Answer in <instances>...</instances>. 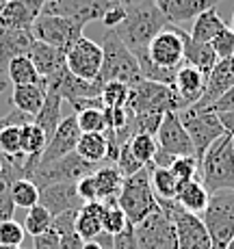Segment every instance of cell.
I'll use <instances>...</instances> for the list:
<instances>
[{
	"label": "cell",
	"mask_w": 234,
	"mask_h": 249,
	"mask_svg": "<svg viewBox=\"0 0 234 249\" xmlns=\"http://www.w3.org/2000/svg\"><path fill=\"white\" fill-rule=\"evenodd\" d=\"M171 26L167 18L161 13V9L154 4V0H141V2H128L126 4V18L119 24L115 35L122 39V44L137 54L141 50H147L156 35Z\"/></svg>",
	"instance_id": "obj_1"
},
{
	"label": "cell",
	"mask_w": 234,
	"mask_h": 249,
	"mask_svg": "<svg viewBox=\"0 0 234 249\" xmlns=\"http://www.w3.org/2000/svg\"><path fill=\"white\" fill-rule=\"evenodd\" d=\"M102 70H100V76L95 80L100 87H104L107 83H124L128 87H135L137 83L143 80L135 54L122 44L115 31H107L102 41Z\"/></svg>",
	"instance_id": "obj_2"
},
{
	"label": "cell",
	"mask_w": 234,
	"mask_h": 249,
	"mask_svg": "<svg viewBox=\"0 0 234 249\" xmlns=\"http://www.w3.org/2000/svg\"><path fill=\"white\" fill-rule=\"evenodd\" d=\"M199 182L208 193L234 191V139L230 135L215 141L199 160Z\"/></svg>",
	"instance_id": "obj_3"
},
{
	"label": "cell",
	"mask_w": 234,
	"mask_h": 249,
	"mask_svg": "<svg viewBox=\"0 0 234 249\" xmlns=\"http://www.w3.org/2000/svg\"><path fill=\"white\" fill-rule=\"evenodd\" d=\"M150 174H152V162L143 167L141 171H137L135 176H130V178H124L117 202L126 213L130 226H139L143 219H147L152 213H156L161 208L159 199L154 195V189H152Z\"/></svg>",
	"instance_id": "obj_4"
},
{
	"label": "cell",
	"mask_w": 234,
	"mask_h": 249,
	"mask_svg": "<svg viewBox=\"0 0 234 249\" xmlns=\"http://www.w3.org/2000/svg\"><path fill=\"white\" fill-rule=\"evenodd\" d=\"M199 219L211 236L213 249H226L234 238V191L211 193L208 206Z\"/></svg>",
	"instance_id": "obj_5"
},
{
	"label": "cell",
	"mask_w": 234,
	"mask_h": 249,
	"mask_svg": "<svg viewBox=\"0 0 234 249\" xmlns=\"http://www.w3.org/2000/svg\"><path fill=\"white\" fill-rule=\"evenodd\" d=\"M126 108L132 115H167V113H180L182 104L176 98L174 89L165 87L159 83L141 80L135 87H130V98H128Z\"/></svg>",
	"instance_id": "obj_6"
},
{
	"label": "cell",
	"mask_w": 234,
	"mask_h": 249,
	"mask_svg": "<svg viewBox=\"0 0 234 249\" xmlns=\"http://www.w3.org/2000/svg\"><path fill=\"white\" fill-rule=\"evenodd\" d=\"M180 122H182L184 130L193 143V150H195V159L198 162L204 159V154L208 152V147L213 145L215 141H219L221 137H226V128L223 124L219 122V117L206 108H184L180 111Z\"/></svg>",
	"instance_id": "obj_7"
},
{
	"label": "cell",
	"mask_w": 234,
	"mask_h": 249,
	"mask_svg": "<svg viewBox=\"0 0 234 249\" xmlns=\"http://www.w3.org/2000/svg\"><path fill=\"white\" fill-rule=\"evenodd\" d=\"M102 165H91V162L83 160L74 152V154H68L65 159L50 162V165H39L31 174L28 180L41 191L50 184H59V182H78V180L87 178V176L95 174V169L102 167Z\"/></svg>",
	"instance_id": "obj_8"
},
{
	"label": "cell",
	"mask_w": 234,
	"mask_h": 249,
	"mask_svg": "<svg viewBox=\"0 0 234 249\" xmlns=\"http://www.w3.org/2000/svg\"><path fill=\"white\" fill-rule=\"evenodd\" d=\"M87 24L78 20H70V18H59V16H39L37 22L33 24V33L35 39L44 41V44L56 48L63 54H68L72 46L80 39Z\"/></svg>",
	"instance_id": "obj_9"
},
{
	"label": "cell",
	"mask_w": 234,
	"mask_h": 249,
	"mask_svg": "<svg viewBox=\"0 0 234 249\" xmlns=\"http://www.w3.org/2000/svg\"><path fill=\"white\" fill-rule=\"evenodd\" d=\"M135 236L139 249H180L174 219L161 208L135 226Z\"/></svg>",
	"instance_id": "obj_10"
},
{
	"label": "cell",
	"mask_w": 234,
	"mask_h": 249,
	"mask_svg": "<svg viewBox=\"0 0 234 249\" xmlns=\"http://www.w3.org/2000/svg\"><path fill=\"white\" fill-rule=\"evenodd\" d=\"M159 206L163 213H167L174 219L180 249H213L211 236H208L202 219L195 217V214L184 213V210L176 204V199H171V202H159Z\"/></svg>",
	"instance_id": "obj_11"
},
{
	"label": "cell",
	"mask_w": 234,
	"mask_h": 249,
	"mask_svg": "<svg viewBox=\"0 0 234 249\" xmlns=\"http://www.w3.org/2000/svg\"><path fill=\"white\" fill-rule=\"evenodd\" d=\"M184 35L176 26H167L147 46V56L154 65L169 71H178L184 65Z\"/></svg>",
	"instance_id": "obj_12"
},
{
	"label": "cell",
	"mask_w": 234,
	"mask_h": 249,
	"mask_svg": "<svg viewBox=\"0 0 234 249\" xmlns=\"http://www.w3.org/2000/svg\"><path fill=\"white\" fill-rule=\"evenodd\" d=\"M102 59H104L102 46L87 39V37H80L72 46V50L65 54V68L76 78L87 80V83H95L100 76V70H102Z\"/></svg>",
	"instance_id": "obj_13"
},
{
	"label": "cell",
	"mask_w": 234,
	"mask_h": 249,
	"mask_svg": "<svg viewBox=\"0 0 234 249\" xmlns=\"http://www.w3.org/2000/svg\"><path fill=\"white\" fill-rule=\"evenodd\" d=\"M115 2L111 0H59V2L44 4L41 16H59L78 20L83 24L89 22H102L104 13L113 7Z\"/></svg>",
	"instance_id": "obj_14"
},
{
	"label": "cell",
	"mask_w": 234,
	"mask_h": 249,
	"mask_svg": "<svg viewBox=\"0 0 234 249\" xmlns=\"http://www.w3.org/2000/svg\"><path fill=\"white\" fill-rule=\"evenodd\" d=\"M156 143H159V150L171 159H182V156H193L195 159L193 143H191L178 113H167L163 117V124H161L159 135H156Z\"/></svg>",
	"instance_id": "obj_15"
},
{
	"label": "cell",
	"mask_w": 234,
	"mask_h": 249,
	"mask_svg": "<svg viewBox=\"0 0 234 249\" xmlns=\"http://www.w3.org/2000/svg\"><path fill=\"white\" fill-rule=\"evenodd\" d=\"M80 135H83V132H80V128H78L76 115H70V117L61 119L59 128H56L54 135L50 137V141H48L44 154H41L39 165H50V162H54V160L65 159L68 154H74ZM39 165H37V167H39Z\"/></svg>",
	"instance_id": "obj_16"
},
{
	"label": "cell",
	"mask_w": 234,
	"mask_h": 249,
	"mask_svg": "<svg viewBox=\"0 0 234 249\" xmlns=\"http://www.w3.org/2000/svg\"><path fill=\"white\" fill-rule=\"evenodd\" d=\"M83 204L85 202L76 191V182H59L39 191V206H44L52 217H59L70 210H80Z\"/></svg>",
	"instance_id": "obj_17"
},
{
	"label": "cell",
	"mask_w": 234,
	"mask_h": 249,
	"mask_svg": "<svg viewBox=\"0 0 234 249\" xmlns=\"http://www.w3.org/2000/svg\"><path fill=\"white\" fill-rule=\"evenodd\" d=\"M44 0H11L0 13V31H28L41 16Z\"/></svg>",
	"instance_id": "obj_18"
},
{
	"label": "cell",
	"mask_w": 234,
	"mask_h": 249,
	"mask_svg": "<svg viewBox=\"0 0 234 249\" xmlns=\"http://www.w3.org/2000/svg\"><path fill=\"white\" fill-rule=\"evenodd\" d=\"M171 89H174L176 98L180 100L182 111H184V108H191L193 104H198L202 100L204 89H206V76L199 70L191 68V65H182V68L176 71Z\"/></svg>",
	"instance_id": "obj_19"
},
{
	"label": "cell",
	"mask_w": 234,
	"mask_h": 249,
	"mask_svg": "<svg viewBox=\"0 0 234 249\" xmlns=\"http://www.w3.org/2000/svg\"><path fill=\"white\" fill-rule=\"evenodd\" d=\"M221 0H154V4L161 9V13L167 18V22L182 24L193 22L199 13L208 11V9H217Z\"/></svg>",
	"instance_id": "obj_20"
},
{
	"label": "cell",
	"mask_w": 234,
	"mask_h": 249,
	"mask_svg": "<svg viewBox=\"0 0 234 249\" xmlns=\"http://www.w3.org/2000/svg\"><path fill=\"white\" fill-rule=\"evenodd\" d=\"M232 87H234V56L223 59V61H217L215 70L206 78V89H204L202 100H199L198 104H193V108L211 107L215 100H219L226 91H230Z\"/></svg>",
	"instance_id": "obj_21"
},
{
	"label": "cell",
	"mask_w": 234,
	"mask_h": 249,
	"mask_svg": "<svg viewBox=\"0 0 234 249\" xmlns=\"http://www.w3.org/2000/svg\"><path fill=\"white\" fill-rule=\"evenodd\" d=\"M35 33L28 31H0V71L7 70L16 56H26L35 44Z\"/></svg>",
	"instance_id": "obj_22"
},
{
	"label": "cell",
	"mask_w": 234,
	"mask_h": 249,
	"mask_svg": "<svg viewBox=\"0 0 234 249\" xmlns=\"http://www.w3.org/2000/svg\"><path fill=\"white\" fill-rule=\"evenodd\" d=\"M28 59H31V63L35 65L37 74L41 76V78H48V76H52L54 71H59L61 68L65 65V54L61 50H56V48L44 44V41L37 39L35 44L31 46V50H28Z\"/></svg>",
	"instance_id": "obj_23"
},
{
	"label": "cell",
	"mask_w": 234,
	"mask_h": 249,
	"mask_svg": "<svg viewBox=\"0 0 234 249\" xmlns=\"http://www.w3.org/2000/svg\"><path fill=\"white\" fill-rule=\"evenodd\" d=\"M102 217H104V204L102 202L83 204V208L78 210V217H76V234H78L85 243L95 241L100 234H104Z\"/></svg>",
	"instance_id": "obj_24"
},
{
	"label": "cell",
	"mask_w": 234,
	"mask_h": 249,
	"mask_svg": "<svg viewBox=\"0 0 234 249\" xmlns=\"http://www.w3.org/2000/svg\"><path fill=\"white\" fill-rule=\"evenodd\" d=\"M208 199H211V193H208L206 186L199 182V178L180 184L178 195H176V204H178L184 213L195 214V217H199V214L206 210Z\"/></svg>",
	"instance_id": "obj_25"
},
{
	"label": "cell",
	"mask_w": 234,
	"mask_h": 249,
	"mask_svg": "<svg viewBox=\"0 0 234 249\" xmlns=\"http://www.w3.org/2000/svg\"><path fill=\"white\" fill-rule=\"evenodd\" d=\"M217 54H215L211 44H198L189 37V33L184 35V65L199 70L204 76H211V71L217 65Z\"/></svg>",
	"instance_id": "obj_26"
},
{
	"label": "cell",
	"mask_w": 234,
	"mask_h": 249,
	"mask_svg": "<svg viewBox=\"0 0 234 249\" xmlns=\"http://www.w3.org/2000/svg\"><path fill=\"white\" fill-rule=\"evenodd\" d=\"M44 100H46L44 80L37 83V85H22V87H13V91H11L13 108L31 115V117H35V115L39 113V108L44 107Z\"/></svg>",
	"instance_id": "obj_27"
},
{
	"label": "cell",
	"mask_w": 234,
	"mask_h": 249,
	"mask_svg": "<svg viewBox=\"0 0 234 249\" xmlns=\"http://www.w3.org/2000/svg\"><path fill=\"white\" fill-rule=\"evenodd\" d=\"M228 24L223 22V18L217 13V9H208V11L199 13L193 20V26L189 31V37L198 44H211L215 37L226 28Z\"/></svg>",
	"instance_id": "obj_28"
},
{
	"label": "cell",
	"mask_w": 234,
	"mask_h": 249,
	"mask_svg": "<svg viewBox=\"0 0 234 249\" xmlns=\"http://www.w3.org/2000/svg\"><path fill=\"white\" fill-rule=\"evenodd\" d=\"M61 102H63V98H61L56 91L46 89L44 107L39 108V113H37L35 119H33V122H35L37 126L44 130V135L48 137V141H50V137L54 135V130L59 128V124H61Z\"/></svg>",
	"instance_id": "obj_29"
},
{
	"label": "cell",
	"mask_w": 234,
	"mask_h": 249,
	"mask_svg": "<svg viewBox=\"0 0 234 249\" xmlns=\"http://www.w3.org/2000/svg\"><path fill=\"white\" fill-rule=\"evenodd\" d=\"M93 180H95V189H98V202L115 199L124 184V176L111 162H104L102 167H98L93 174Z\"/></svg>",
	"instance_id": "obj_30"
},
{
	"label": "cell",
	"mask_w": 234,
	"mask_h": 249,
	"mask_svg": "<svg viewBox=\"0 0 234 249\" xmlns=\"http://www.w3.org/2000/svg\"><path fill=\"white\" fill-rule=\"evenodd\" d=\"M107 137L100 132H89V135H80L78 145H76V154L83 160L91 162V165H102L107 162Z\"/></svg>",
	"instance_id": "obj_31"
},
{
	"label": "cell",
	"mask_w": 234,
	"mask_h": 249,
	"mask_svg": "<svg viewBox=\"0 0 234 249\" xmlns=\"http://www.w3.org/2000/svg\"><path fill=\"white\" fill-rule=\"evenodd\" d=\"M150 180H152V189H154V195L159 202H171V199H176L180 182L176 180V176L171 174L169 167H156L152 162Z\"/></svg>",
	"instance_id": "obj_32"
},
{
	"label": "cell",
	"mask_w": 234,
	"mask_h": 249,
	"mask_svg": "<svg viewBox=\"0 0 234 249\" xmlns=\"http://www.w3.org/2000/svg\"><path fill=\"white\" fill-rule=\"evenodd\" d=\"M7 80L13 87H22V85L41 83V76L37 74L35 65L31 63L28 56H16V59L7 65Z\"/></svg>",
	"instance_id": "obj_33"
},
{
	"label": "cell",
	"mask_w": 234,
	"mask_h": 249,
	"mask_svg": "<svg viewBox=\"0 0 234 249\" xmlns=\"http://www.w3.org/2000/svg\"><path fill=\"white\" fill-rule=\"evenodd\" d=\"M104 217H102V230L108 236H117L119 232L128 228V217L122 210L117 197L115 199H104Z\"/></svg>",
	"instance_id": "obj_34"
},
{
	"label": "cell",
	"mask_w": 234,
	"mask_h": 249,
	"mask_svg": "<svg viewBox=\"0 0 234 249\" xmlns=\"http://www.w3.org/2000/svg\"><path fill=\"white\" fill-rule=\"evenodd\" d=\"M46 145H48V137L44 135V130H41L35 122L22 126V154L24 156L41 159Z\"/></svg>",
	"instance_id": "obj_35"
},
{
	"label": "cell",
	"mask_w": 234,
	"mask_h": 249,
	"mask_svg": "<svg viewBox=\"0 0 234 249\" xmlns=\"http://www.w3.org/2000/svg\"><path fill=\"white\" fill-rule=\"evenodd\" d=\"M52 221H54V217L48 213L44 206L37 204V206H33V208L26 213V219H24V230H26V234H31V236L35 238V236L46 234L48 230L52 228Z\"/></svg>",
	"instance_id": "obj_36"
},
{
	"label": "cell",
	"mask_w": 234,
	"mask_h": 249,
	"mask_svg": "<svg viewBox=\"0 0 234 249\" xmlns=\"http://www.w3.org/2000/svg\"><path fill=\"white\" fill-rule=\"evenodd\" d=\"M11 199H13V204H16V208L20 206V208L31 210L33 206L39 204V189H37V186L33 184L31 180L22 178V180L13 182V186H11Z\"/></svg>",
	"instance_id": "obj_37"
},
{
	"label": "cell",
	"mask_w": 234,
	"mask_h": 249,
	"mask_svg": "<svg viewBox=\"0 0 234 249\" xmlns=\"http://www.w3.org/2000/svg\"><path fill=\"white\" fill-rule=\"evenodd\" d=\"M130 145V152L135 154V159L141 162L143 167L154 162V156L159 152V143H156V137H150V135H135L128 141Z\"/></svg>",
	"instance_id": "obj_38"
},
{
	"label": "cell",
	"mask_w": 234,
	"mask_h": 249,
	"mask_svg": "<svg viewBox=\"0 0 234 249\" xmlns=\"http://www.w3.org/2000/svg\"><path fill=\"white\" fill-rule=\"evenodd\" d=\"M0 156L20 159L22 154V128L4 126L0 128Z\"/></svg>",
	"instance_id": "obj_39"
},
{
	"label": "cell",
	"mask_w": 234,
	"mask_h": 249,
	"mask_svg": "<svg viewBox=\"0 0 234 249\" xmlns=\"http://www.w3.org/2000/svg\"><path fill=\"white\" fill-rule=\"evenodd\" d=\"M76 115V122H78V128L83 135H89V132H100L104 135L107 132V119H104V108H85Z\"/></svg>",
	"instance_id": "obj_40"
},
{
	"label": "cell",
	"mask_w": 234,
	"mask_h": 249,
	"mask_svg": "<svg viewBox=\"0 0 234 249\" xmlns=\"http://www.w3.org/2000/svg\"><path fill=\"white\" fill-rule=\"evenodd\" d=\"M102 104L104 108H124L130 98V87L124 83H107L102 87Z\"/></svg>",
	"instance_id": "obj_41"
},
{
	"label": "cell",
	"mask_w": 234,
	"mask_h": 249,
	"mask_svg": "<svg viewBox=\"0 0 234 249\" xmlns=\"http://www.w3.org/2000/svg\"><path fill=\"white\" fill-rule=\"evenodd\" d=\"M169 169H171V174L176 176V180H178L180 184H184V182H191L199 176V162L195 160L193 156H182V159H176L171 162Z\"/></svg>",
	"instance_id": "obj_42"
},
{
	"label": "cell",
	"mask_w": 234,
	"mask_h": 249,
	"mask_svg": "<svg viewBox=\"0 0 234 249\" xmlns=\"http://www.w3.org/2000/svg\"><path fill=\"white\" fill-rule=\"evenodd\" d=\"M24 238H26V230L16 219H9V221L0 223V245L22 247Z\"/></svg>",
	"instance_id": "obj_43"
},
{
	"label": "cell",
	"mask_w": 234,
	"mask_h": 249,
	"mask_svg": "<svg viewBox=\"0 0 234 249\" xmlns=\"http://www.w3.org/2000/svg\"><path fill=\"white\" fill-rule=\"evenodd\" d=\"M115 167L119 169V174H122L124 178H130V176H135L137 171L143 169V165L135 159V154L130 152V145H128V143H126V145H122V150H119Z\"/></svg>",
	"instance_id": "obj_44"
},
{
	"label": "cell",
	"mask_w": 234,
	"mask_h": 249,
	"mask_svg": "<svg viewBox=\"0 0 234 249\" xmlns=\"http://www.w3.org/2000/svg\"><path fill=\"white\" fill-rule=\"evenodd\" d=\"M211 46H213V50H215V54H217L219 61L234 56V33H232V28L230 26L223 28V31L211 41Z\"/></svg>",
	"instance_id": "obj_45"
},
{
	"label": "cell",
	"mask_w": 234,
	"mask_h": 249,
	"mask_svg": "<svg viewBox=\"0 0 234 249\" xmlns=\"http://www.w3.org/2000/svg\"><path fill=\"white\" fill-rule=\"evenodd\" d=\"M206 111L215 115H234V87L221 95L219 100H215L211 107H206Z\"/></svg>",
	"instance_id": "obj_46"
},
{
	"label": "cell",
	"mask_w": 234,
	"mask_h": 249,
	"mask_svg": "<svg viewBox=\"0 0 234 249\" xmlns=\"http://www.w3.org/2000/svg\"><path fill=\"white\" fill-rule=\"evenodd\" d=\"M76 191H78V197L83 199L85 204L87 202H98V189H95L93 174L76 182Z\"/></svg>",
	"instance_id": "obj_47"
},
{
	"label": "cell",
	"mask_w": 234,
	"mask_h": 249,
	"mask_svg": "<svg viewBox=\"0 0 234 249\" xmlns=\"http://www.w3.org/2000/svg\"><path fill=\"white\" fill-rule=\"evenodd\" d=\"M124 18H126V4L122 2H115L111 9H108L107 13H104L102 18V24L108 28V31H113V28H117L119 24L124 22Z\"/></svg>",
	"instance_id": "obj_48"
},
{
	"label": "cell",
	"mask_w": 234,
	"mask_h": 249,
	"mask_svg": "<svg viewBox=\"0 0 234 249\" xmlns=\"http://www.w3.org/2000/svg\"><path fill=\"white\" fill-rule=\"evenodd\" d=\"M113 249H139L135 236V226L128 223V228L124 232H119L117 236H113Z\"/></svg>",
	"instance_id": "obj_49"
},
{
	"label": "cell",
	"mask_w": 234,
	"mask_h": 249,
	"mask_svg": "<svg viewBox=\"0 0 234 249\" xmlns=\"http://www.w3.org/2000/svg\"><path fill=\"white\" fill-rule=\"evenodd\" d=\"M33 249H59V236L52 230H48L46 234L33 238Z\"/></svg>",
	"instance_id": "obj_50"
},
{
	"label": "cell",
	"mask_w": 234,
	"mask_h": 249,
	"mask_svg": "<svg viewBox=\"0 0 234 249\" xmlns=\"http://www.w3.org/2000/svg\"><path fill=\"white\" fill-rule=\"evenodd\" d=\"M59 236V249H83L85 241L74 232H63V234H56Z\"/></svg>",
	"instance_id": "obj_51"
},
{
	"label": "cell",
	"mask_w": 234,
	"mask_h": 249,
	"mask_svg": "<svg viewBox=\"0 0 234 249\" xmlns=\"http://www.w3.org/2000/svg\"><path fill=\"white\" fill-rule=\"evenodd\" d=\"M9 87V80H4V78H0V93H2L4 89Z\"/></svg>",
	"instance_id": "obj_52"
},
{
	"label": "cell",
	"mask_w": 234,
	"mask_h": 249,
	"mask_svg": "<svg viewBox=\"0 0 234 249\" xmlns=\"http://www.w3.org/2000/svg\"><path fill=\"white\" fill-rule=\"evenodd\" d=\"M9 2H11V0H0V13H2V9H4V7H7V4H9Z\"/></svg>",
	"instance_id": "obj_53"
},
{
	"label": "cell",
	"mask_w": 234,
	"mask_h": 249,
	"mask_svg": "<svg viewBox=\"0 0 234 249\" xmlns=\"http://www.w3.org/2000/svg\"><path fill=\"white\" fill-rule=\"evenodd\" d=\"M0 249H22V247H11V245H0Z\"/></svg>",
	"instance_id": "obj_54"
},
{
	"label": "cell",
	"mask_w": 234,
	"mask_h": 249,
	"mask_svg": "<svg viewBox=\"0 0 234 249\" xmlns=\"http://www.w3.org/2000/svg\"><path fill=\"white\" fill-rule=\"evenodd\" d=\"M226 249H234V238H232V241H230V245H228Z\"/></svg>",
	"instance_id": "obj_55"
},
{
	"label": "cell",
	"mask_w": 234,
	"mask_h": 249,
	"mask_svg": "<svg viewBox=\"0 0 234 249\" xmlns=\"http://www.w3.org/2000/svg\"><path fill=\"white\" fill-rule=\"evenodd\" d=\"M50 2H59V0H44V4H50Z\"/></svg>",
	"instance_id": "obj_56"
},
{
	"label": "cell",
	"mask_w": 234,
	"mask_h": 249,
	"mask_svg": "<svg viewBox=\"0 0 234 249\" xmlns=\"http://www.w3.org/2000/svg\"><path fill=\"white\" fill-rule=\"evenodd\" d=\"M230 28H232V33H234V13H232V24H230Z\"/></svg>",
	"instance_id": "obj_57"
},
{
	"label": "cell",
	"mask_w": 234,
	"mask_h": 249,
	"mask_svg": "<svg viewBox=\"0 0 234 249\" xmlns=\"http://www.w3.org/2000/svg\"><path fill=\"white\" fill-rule=\"evenodd\" d=\"M230 137H232V139H234V128H232V132H230Z\"/></svg>",
	"instance_id": "obj_58"
},
{
	"label": "cell",
	"mask_w": 234,
	"mask_h": 249,
	"mask_svg": "<svg viewBox=\"0 0 234 249\" xmlns=\"http://www.w3.org/2000/svg\"><path fill=\"white\" fill-rule=\"evenodd\" d=\"M0 171H2V162H0Z\"/></svg>",
	"instance_id": "obj_59"
},
{
	"label": "cell",
	"mask_w": 234,
	"mask_h": 249,
	"mask_svg": "<svg viewBox=\"0 0 234 249\" xmlns=\"http://www.w3.org/2000/svg\"><path fill=\"white\" fill-rule=\"evenodd\" d=\"M111 2H119V0H111Z\"/></svg>",
	"instance_id": "obj_60"
}]
</instances>
